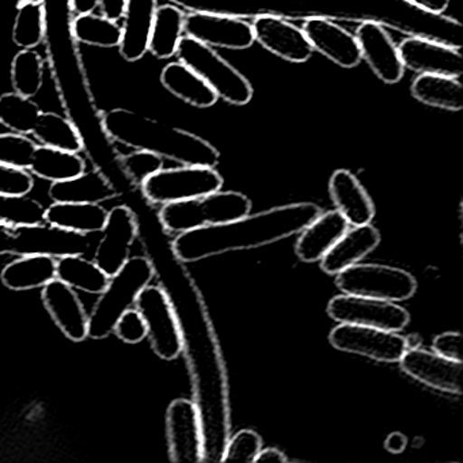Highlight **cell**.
Wrapping results in <instances>:
<instances>
[{"label": "cell", "mask_w": 463, "mask_h": 463, "mask_svg": "<svg viewBox=\"0 0 463 463\" xmlns=\"http://www.w3.org/2000/svg\"><path fill=\"white\" fill-rule=\"evenodd\" d=\"M184 12L232 17L275 15L284 20H329L381 24L406 36L425 37L462 50L463 28L457 18L425 12L406 0H166Z\"/></svg>", "instance_id": "cell-1"}, {"label": "cell", "mask_w": 463, "mask_h": 463, "mask_svg": "<svg viewBox=\"0 0 463 463\" xmlns=\"http://www.w3.org/2000/svg\"><path fill=\"white\" fill-rule=\"evenodd\" d=\"M321 213L314 203H295L227 223L181 232L173 253L183 262H194L227 251L261 248L302 232Z\"/></svg>", "instance_id": "cell-2"}, {"label": "cell", "mask_w": 463, "mask_h": 463, "mask_svg": "<svg viewBox=\"0 0 463 463\" xmlns=\"http://www.w3.org/2000/svg\"><path fill=\"white\" fill-rule=\"evenodd\" d=\"M109 139L135 150L150 151L181 165L215 167L221 153L208 140L128 109H112L101 118Z\"/></svg>", "instance_id": "cell-3"}, {"label": "cell", "mask_w": 463, "mask_h": 463, "mask_svg": "<svg viewBox=\"0 0 463 463\" xmlns=\"http://www.w3.org/2000/svg\"><path fill=\"white\" fill-rule=\"evenodd\" d=\"M156 276L153 262L146 257H131L118 272L110 276L89 314L88 337L102 340L109 337L120 317L134 307L140 292Z\"/></svg>", "instance_id": "cell-4"}, {"label": "cell", "mask_w": 463, "mask_h": 463, "mask_svg": "<svg viewBox=\"0 0 463 463\" xmlns=\"http://www.w3.org/2000/svg\"><path fill=\"white\" fill-rule=\"evenodd\" d=\"M250 211L251 202L245 194L216 191L194 199L165 204L159 213V221L166 232L181 234L235 221L249 215Z\"/></svg>", "instance_id": "cell-5"}, {"label": "cell", "mask_w": 463, "mask_h": 463, "mask_svg": "<svg viewBox=\"0 0 463 463\" xmlns=\"http://www.w3.org/2000/svg\"><path fill=\"white\" fill-rule=\"evenodd\" d=\"M175 56L178 61L194 70L215 91L218 99L237 107H243L254 96L250 80L238 71L226 59L222 58L213 48L184 36Z\"/></svg>", "instance_id": "cell-6"}, {"label": "cell", "mask_w": 463, "mask_h": 463, "mask_svg": "<svg viewBox=\"0 0 463 463\" xmlns=\"http://www.w3.org/2000/svg\"><path fill=\"white\" fill-rule=\"evenodd\" d=\"M335 286L348 295L402 302L417 291V280L400 268L382 264H354L337 273Z\"/></svg>", "instance_id": "cell-7"}, {"label": "cell", "mask_w": 463, "mask_h": 463, "mask_svg": "<svg viewBox=\"0 0 463 463\" xmlns=\"http://www.w3.org/2000/svg\"><path fill=\"white\" fill-rule=\"evenodd\" d=\"M140 186L148 202L165 205L221 191L223 178L215 167L183 165L154 173Z\"/></svg>", "instance_id": "cell-8"}, {"label": "cell", "mask_w": 463, "mask_h": 463, "mask_svg": "<svg viewBox=\"0 0 463 463\" xmlns=\"http://www.w3.org/2000/svg\"><path fill=\"white\" fill-rule=\"evenodd\" d=\"M147 326V337L156 356L175 360L184 351L183 327L175 306L164 288L148 284L135 302Z\"/></svg>", "instance_id": "cell-9"}, {"label": "cell", "mask_w": 463, "mask_h": 463, "mask_svg": "<svg viewBox=\"0 0 463 463\" xmlns=\"http://www.w3.org/2000/svg\"><path fill=\"white\" fill-rule=\"evenodd\" d=\"M326 311L330 318L340 324L363 325L390 332H401L411 321L408 311L395 302L357 295L343 294L332 298Z\"/></svg>", "instance_id": "cell-10"}, {"label": "cell", "mask_w": 463, "mask_h": 463, "mask_svg": "<svg viewBox=\"0 0 463 463\" xmlns=\"http://www.w3.org/2000/svg\"><path fill=\"white\" fill-rule=\"evenodd\" d=\"M329 343L333 348L346 354L370 357L382 363H398L408 349L406 338L398 332L340 324L330 332Z\"/></svg>", "instance_id": "cell-11"}, {"label": "cell", "mask_w": 463, "mask_h": 463, "mask_svg": "<svg viewBox=\"0 0 463 463\" xmlns=\"http://www.w3.org/2000/svg\"><path fill=\"white\" fill-rule=\"evenodd\" d=\"M184 34L208 47L243 51L254 44L251 24L243 18L216 13L194 12L185 14Z\"/></svg>", "instance_id": "cell-12"}, {"label": "cell", "mask_w": 463, "mask_h": 463, "mask_svg": "<svg viewBox=\"0 0 463 463\" xmlns=\"http://www.w3.org/2000/svg\"><path fill=\"white\" fill-rule=\"evenodd\" d=\"M102 238L94 253V262L113 276L131 259V249L139 234L137 215L127 205H118L108 211L101 230Z\"/></svg>", "instance_id": "cell-13"}, {"label": "cell", "mask_w": 463, "mask_h": 463, "mask_svg": "<svg viewBox=\"0 0 463 463\" xmlns=\"http://www.w3.org/2000/svg\"><path fill=\"white\" fill-rule=\"evenodd\" d=\"M90 246L88 235L67 232L44 222L33 226L14 227V241L10 256L44 254L59 259L70 254L88 253Z\"/></svg>", "instance_id": "cell-14"}, {"label": "cell", "mask_w": 463, "mask_h": 463, "mask_svg": "<svg viewBox=\"0 0 463 463\" xmlns=\"http://www.w3.org/2000/svg\"><path fill=\"white\" fill-rule=\"evenodd\" d=\"M169 458L175 463L203 462V430L194 401L177 398L166 411Z\"/></svg>", "instance_id": "cell-15"}, {"label": "cell", "mask_w": 463, "mask_h": 463, "mask_svg": "<svg viewBox=\"0 0 463 463\" xmlns=\"http://www.w3.org/2000/svg\"><path fill=\"white\" fill-rule=\"evenodd\" d=\"M403 67L417 74L446 75L458 78L463 74L462 50L425 37L408 36L401 43Z\"/></svg>", "instance_id": "cell-16"}, {"label": "cell", "mask_w": 463, "mask_h": 463, "mask_svg": "<svg viewBox=\"0 0 463 463\" xmlns=\"http://www.w3.org/2000/svg\"><path fill=\"white\" fill-rule=\"evenodd\" d=\"M254 42L273 55L289 63H306L313 56V47L303 29L289 20L275 15H260L251 24Z\"/></svg>", "instance_id": "cell-17"}, {"label": "cell", "mask_w": 463, "mask_h": 463, "mask_svg": "<svg viewBox=\"0 0 463 463\" xmlns=\"http://www.w3.org/2000/svg\"><path fill=\"white\" fill-rule=\"evenodd\" d=\"M398 363L406 375L425 386L449 394L462 392V362L447 359L436 352L417 346L406 349Z\"/></svg>", "instance_id": "cell-18"}, {"label": "cell", "mask_w": 463, "mask_h": 463, "mask_svg": "<svg viewBox=\"0 0 463 463\" xmlns=\"http://www.w3.org/2000/svg\"><path fill=\"white\" fill-rule=\"evenodd\" d=\"M354 36L362 51V59L367 61L382 82L395 85L402 80L405 67L400 51L383 25L373 21L362 23Z\"/></svg>", "instance_id": "cell-19"}, {"label": "cell", "mask_w": 463, "mask_h": 463, "mask_svg": "<svg viewBox=\"0 0 463 463\" xmlns=\"http://www.w3.org/2000/svg\"><path fill=\"white\" fill-rule=\"evenodd\" d=\"M43 303L64 335L74 343L88 338L89 314L74 288L55 279L43 287Z\"/></svg>", "instance_id": "cell-20"}, {"label": "cell", "mask_w": 463, "mask_h": 463, "mask_svg": "<svg viewBox=\"0 0 463 463\" xmlns=\"http://www.w3.org/2000/svg\"><path fill=\"white\" fill-rule=\"evenodd\" d=\"M311 47L341 69H354L362 61L356 36L329 20H307L303 25Z\"/></svg>", "instance_id": "cell-21"}, {"label": "cell", "mask_w": 463, "mask_h": 463, "mask_svg": "<svg viewBox=\"0 0 463 463\" xmlns=\"http://www.w3.org/2000/svg\"><path fill=\"white\" fill-rule=\"evenodd\" d=\"M329 194L349 224L362 226L375 218V205L364 186L349 170L338 169L329 181Z\"/></svg>", "instance_id": "cell-22"}, {"label": "cell", "mask_w": 463, "mask_h": 463, "mask_svg": "<svg viewBox=\"0 0 463 463\" xmlns=\"http://www.w3.org/2000/svg\"><path fill=\"white\" fill-rule=\"evenodd\" d=\"M349 223L340 211L319 213L310 224L302 230L295 245V253L303 262H316L345 234Z\"/></svg>", "instance_id": "cell-23"}, {"label": "cell", "mask_w": 463, "mask_h": 463, "mask_svg": "<svg viewBox=\"0 0 463 463\" xmlns=\"http://www.w3.org/2000/svg\"><path fill=\"white\" fill-rule=\"evenodd\" d=\"M158 0H127L123 15L120 53L127 61H137L148 52V39Z\"/></svg>", "instance_id": "cell-24"}, {"label": "cell", "mask_w": 463, "mask_h": 463, "mask_svg": "<svg viewBox=\"0 0 463 463\" xmlns=\"http://www.w3.org/2000/svg\"><path fill=\"white\" fill-rule=\"evenodd\" d=\"M379 243L381 232L373 224L354 226V229L346 230L345 234L325 254L321 260L322 270L327 275H337L375 250Z\"/></svg>", "instance_id": "cell-25"}, {"label": "cell", "mask_w": 463, "mask_h": 463, "mask_svg": "<svg viewBox=\"0 0 463 463\" xmlns=\"http://www.w3.org/2000/svg\"><path fill=\"white\" fill-rule=\"evenodd\" d=\"M118 196L109 178L99 170H85L70 180L52 183L50 197L53 203H91L102 204Z\"/></svg>", "instance_id": "cell-26"}, {"label": "cell", "mask_w": 463, "mask_h": 463, "mask_svg": "<svg viewBox=\"0 0 463 463\" xmlns=\"http://www.w3.org/2000/svg\"><path fill=\"white\" fill-rule=\"evenodd\" d=\"M58 259L44 254L18 257L0 273V280L12 291H31L43 288L56 279Z\"/></svg>", "instance_id": "cell-27"}, {"label": "cell", "mask_w": 463, "mask_h": 463, "mask_svg": "<svg viewBox=\"0 0 463 463\" xmlns=\"http://www.w3.org/2000/svg\"><path fill=\"white\" fill-rule=\"evenodd\" d=\"M161 83L173 96L199 109L213 107L219 99L208 83L181 61L162 70Z\"/></svg>", "instance_id": "cell-28"}, {"label": "cell", "mask_w": 463, "mask_h": 463, "mask_svg": "<svg viewBox=\"0 0 463 463\" xmlns=\"http://www.w3.org/2000/svg\"><path fill=\"white\" fill-rule=\"evenodd\" d=\"M108 211L91 203H53L45 210V222L67 232L89 235L101 232Z\"/></svg>", "instance_id": "cell-29"}, {"label": "cell", "mask_w": 463, "mask_h": 463, "mask_svg": "<svg viewBox=\"0 0 463 463\" xmlns=\"http://www.w3.org/2000/svg\"><path fill=\"white\" fill-rule=\"evenodd\" d=\"M411 96L436 109L460 112L463 109V86L458 78L420 74L411 85Z\"/></svg>", "instance_id": "cell-30"}, {"label": "cell", "mask_w": 463, "mask_h": 463, "mask_svg": "<svg viewBox=\"0 0 463 463\" xmlns=\"http://www.w3.org/2000/svg\"><path fill=\"white\" fill-rule=\"evenodd\" d=\"M185 13L175 5L158 7L148 39V51L156 59H170L177 53L184 34Z\"/></svg>", "instance_id": "cell-31"}, {"label": "cell", "mask_w": 463, "mask_h": 463, "mask_svg": "<svg viewBox=\"0 0 463 463\" xmlns=\"http://www.w3.org/2000/svg\"><path fill=\"white\" fill-rule=\"evenodd\" d=\"M29 170L43 180L61 183L82 175L86 162L80 154L37 146Z\"/></svg>", "instance_id": "cell-32"}, {"label": "cell", "mask_w": 463, "mask_h": 463, "mask_svg": "<svg viewBox=\"0 0 463 463\" xmlns=\"http://www.w3.org/2000/svg\"><path fill=\"white\" fill-rule=\"evenodd\" d=\"M56 279L67 286L88 294L99 295L109 281V276L83 254L59 257L56 264Z\"/></svg>", "instance_id": "cell-33"}, {"label": "cell", "mask_w": 463, "mask_h": 463, "mask_svg": "<svg viewBox=\"0 0 463 463\" xmlns=\"http://www.w3.org/2000/svg\"><path fill=\"white\" fill-rule=\"evenodd\" d=\"M42 146L80 154L85 147L82 135L77 127L63 116L53 112H42L32 132Z\"/></svg>", "instance_id": "cell-34"}, {"label": "cell", "mask_w": 463, "mask_h": 463, "mask_svg": "<svg viewBox=\"0 0 463 463\" xmlns=\"http://www.w3.org/2000/svg\"><path fill=\"white\" fill-rule=\"evenodd\" d=\"M71 34L75 42L80 44L99 48H115L120 45L123 26L118 24V21L110 20L102 14L85 13V14L75 15Z\"/></svg>", "instance_id": "cell-35"}, {"label": "cell", "mask_w": 463, "mask_h": 463, "mask_svg": "<svg viewBox=\"0 0 463 463\" xmlns=\"http://www.w3.org/2000/svg\"><path fill=\"white\" fill-rule=\"evenodd\" d=\"M42 112L33 99L15 91L0 96V124L15 134L31 135Z\"/></svg>", "instance_id": "cell-36"}, {"label": "cell", "mask_w": 463, "mask_h": 463, "mask_svg": "<svg viewBox=\"0 0 463 463\" xmlns=\"http://www.w3.org/2000/svg\"><path fill=\"white\" fill-rule=\"evenodd\" d=\"M45 33L44 6L40 2L21 5L13 26V42L23 50H34Z\"/></svg>", "instance_id": "cell-37"}, {"label": "cell", "mask_w": 463, "mask_h": 463, "mask_svg": "<svg viewBox=\"0 0 463 463\" xmlns=\"http://www.w3.org/2000/svg\"><path fill=\"white\" fill-rule=\"evenodd\" d=\"M44 80V61L34 50H23L12 63V83L15 93L32 97L39 93Z\"/></svg>", "instance_id": "cell-38"}, {"label": "cell", "mask_w": 463, "mask_h": 463, "mask_svg": "<svg viewBox=\"0 0 463 463\" xmlns=\"http://www.w3.org/2000/svg\"><path fill=\"white\" fill-rule=\"evenodd\" d=\"M47 208L39 200L14 194H0V223L10 227L33 226L45 222Z\"/></svg>", "instance_id": "cell-39"}, {"label": "cell", "mask_w": 463, "mask_h": 463, "mask_svg": "<svg viewBox=\"0 0 463 463\" xmlns=\"http://www.w3.org/2000/svg\"><path fill=\"white\" fill-rule=\"evenodd\" d=\"M37 145L23 134H0V164L29 170Z\"/></svg>", "instance_id": "cell-40"}, {"label": "cell", "mask_w": 463, "mask_h": 463, "mask_svg": "<svg viewBox=\"0 0 463 463\" xmlns=\"http://www.w3.org/2000/svg\"><path fill=\"white\" fill-rule=\"evenodd\" d=\"M120 162L129 180L137 185H142L150 175L164 169V158L150 151L137 150L124 156Z\"/></svg>", "instance_id": "cell-41"}, {"label": "cell", "mask_w": 463, "mask_h": 463, "mask_svg": "<svg viewBox=\"0 0 463 463\" xmlns=\"http://www.w3.org/2000/svg\"><path fill=\"white\" fill-rule=\"evenodd\" d=\"M262 440L259 433L251 430H242L227 441L223 460H242L254 462L261 451Z\"/></svg>", "instance_id": "cell-42"}, {"label": "cell", "mask_w": 463, "mask_h": 463, "mask_svg": "<svg viewBox=\"0 0 463 463\" xmlns=\"http://www.w3.org/2000/svg\"><path fill=\"white\" fill-rule=\"evenodd\" d=\"M33 188L34 180L31 173L20 167L0 164V194L23 196L31 194Z\"/></svg>", "instance_id": "cell-43"}, {"label": "cell", "mask_w": 463, "mask_h": 463, "mask_svg": "<svg viewBox=\"0 0 463 463\" xmlns=\"http://www.w3.org/2000/svg\"><path fill=\"white\" fill-rule=\"evenodd\" d=\"M113 333L124 343L135 345L147 337V326L139 311L129 308L120 317Z\"/></svg>", "instance_id": "cell-44"}, {"label": "cell", "mask_w": 463, "mask_h": 463, "mask_svg": "<svg viewBox=\"0 0 463 463\" xmlns=\"http://www.w3.org/2000/svg\"><path fill=\"white\" fill-rule=\"evenodd\" d=\"M460 343H462V335L459 332H446L436 335L433 338V352L447 357V359L457 360L462 362V354H460Z\"/></svg>", "instance_id": "cell-45"}, {"label": "cell", "mask_w": 463, "mask_h": 463, "mask_svg": "<svg viewBox=\"0 0 463 463\" xmlns=\"http://www.w3.org/2000/svg\"><path fill=\"white\" fill-rule=\"evenodd\" d=\"M127 0H99V10L104 17L113 21L123 20Z\"/></svg>", "instance_id": "cell-46"}, {"label": "cell", "mask_w": 463, "mask_h": 463, "mask_svg": "<svg viewBox=\"0 0 463 463\" xmlns=\"http://www.w3.org/2000/svg\"><path fill=\"white\" fill-rule=\"evenodd\" d=\"M406 2L433 14H444L449 6V0H406Z\"/></svg>", "instance_id": "cell-47"}, {"label": "cell", "mask_w": 463, "mask_h": 463, "mask_svg": "<svg viewBox=\"0 0 463 463\" xmlns=\"http://www.w3.org/2000/svg\"><path fill=\"white\" fill-rule=\"evenodd\" d=\"M406 446H408V438L401 432L390 433L384 440V449L390 454H401L406 449Z\"/></svg>", "instance_id": "cell-48"}, {"label": "cell", "mask_w": 463, "mask_h": 463, "mask_svg": "<svg viewBox=\"0 0 463 463\" xmlns=\"http://www.w3.org/2000/svg\"><path fill=\"white\" fill-rule=\"evenodd\" d=\"M13 241H14V227L0 223V256H10Z\"/></svg>", "instance_id": "cell-49"}, {"label": "cell", "mask_w": 463, "mask_h": 463, "mask_svg": "<svg viewBox=\"0 0 463 463\" xmlns=\"http://www.w3.org/2000/svg\"><path fill=\"white\" fill-rule=\"evenodd\" d=\"M287 457L284 455V452H281L280 449H273V447H269V449H262L259 452V455L256 457V460L254 462H279L284 463L287 462Z\"/></svg>", "instance_id": "cell-50"}, {"label": "cell", "mask_w": 463, "mask_h": 463, "mask_svg": "<svg viewBox=\"0 0 463 463\" xmlns=\"http://www.w3.org/2000/svg\"><path fill=\"white\" fill-rule=\"evenodd\" d=\"M99 0H70V7L75 15L94 13L99 9Z\"/></svg>", "instance_id": "cell-51"}]
</instances>
